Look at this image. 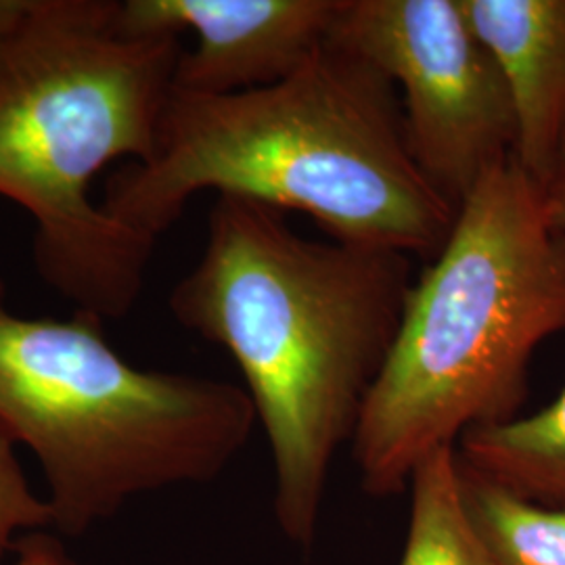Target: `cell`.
Returning a JSON list of instances; mask_svg holds the SVG:
<instances>
[{
	"label": "cell",
	"instance_id": "cell-16",
	"mask_svg": "<svg viewBox=\"0 0 565 565\" xmlns=\"http://www.w3.org/2000/svg\"><path fill=\"white\" fill-rule=\"evenodd\" d=\"M564 174H565V142H564Z\"/></svg>",
	"mask_w": 565,
	"mask_h": 565
},
{
	"label": "cell",
	"instance_id": "cell-7",
	"mask_svg": "<svg viewBox=\"0 0 565 565\" xmlns=\"http://www.w3.org/2000/svg\"><path fill=\"white\" fill-rule=\"evenodd\" d=\"M345 0H126V36H181L174 90L233 95L289 78L331 41Z\"/></svg>",
	"mask_w": 565,
	"mask_h": 565
},
{
	"label": "cell",
	"instance_id": "cell-12",
	"mask_svg": "<svg viewBox=\"0 0 565 565\" xmlns=\"http://www.w3.org/2000/svg\"><path fill=\"white\" fill-rule=\"evenodd\" d=\"M13 438L0 427V559L18 532H39L51 525L46 499L34 494L13 452Z\"/></svg>",
	"mask_w": 565,
	"mask_h": 565
},
{
	"label": "cell",
	"instance_id": "cell-15",
	"mask_svg": "<svg viewBox=\"0 0 565 565\" xmlns=\"http://www.w3.org/2000/svg\"><path fill=\"white\" fill-rule=\"evenodd\" d=\"M546 210L553 226L565 231V174L546 189Z\"/></svg>",
	"mask_w": 565,
	"mask_h": 565
},
{
	"label": "cell",
	"instance_id": "cell-2",
	"mask_svg": "<svg viewBox=\"0 0 565 565\" xmlns=\"http://www.w3.org/2000/svg\"><path fill=\"white\" fill-rule=\"evenodd\" d=\"M203 191L308 214L333 242L425 260L457 214L408 151L394 82L335 41L270 86L172 88L156 153L111 177L102 205L158 242Z\"/></svg>",
	"mask_w": 565,
	"mask_h": 565
},
{
	"label": "cell",
	"instance_id": "cell-8",
	"mask_svg": "<svg viewBox=\"0 0 565 565\" xmlns=\"http://www.w3.org/2000/svg\"><path fill=\"white\" fill-rule=\"evenodd\" d=\"M505 76L518 142L513 160L548 189L564 174L565 0H461Z\"/></svg>",
	"mask_w": 565,
	"mask_h": 565
},
{
	"label": "cell",
	"instance_id": "cell-14",
	"mask_svg": "<svg viewBox=\"0 0 565 565\" xmlns=\"http://www.w3.org/2000/svg\"><path fill=\"white\" fill-rule=\"evenodd\" d=\"M36 0H0V42L18 34L34 13Z\"/></svg>",
	"mask_w": 565,
	"mask_h": 565
},
{
	"label": "cell",
	"instance_id": "cell-6",
	"mask_svg": "<svg viewBox=\"0 0 565 565\" xmlns=\"http://www.w3.org/2000/svg\"><path fill=\"white\" fill-rule=\"evenodd\" d=\"M331 41L394 82L408 151L455 210L513 158L511 93L461 0H345Z\"/></svg>",
	"mask_w": 565,
	"mask_h": 565
},
{
	"label": "cell",
	"instance_id": "cell-3",
	"mask_svg": "<svg viewBox=\"0 0 565 565\" xmlns=\"http://www.w3.org/2000/svg\"><path fill=\"white\" fill-rule=\"evenodd\" d=\"M565 331V231L513 158L457 207L440 252L413 281L352 457L364 492L392 499L429 455L520 417L527 369Z\"/></svg>",
	"mask_w": 565,
	"mask_h": 565
},
{
	"label": "cell",
	"instance_id": "cell-5",
	"mask_svg": "<svg viewBox=\"0 0 565 565\" xmlns=\"http://www.w3.org/2000/svg\"><path fill=\"white\" fill-rule=\"evenodd\" d=\"M102 319H28L0 291V427L39 459L51 527L81 536L135 497L207 484L258 417L239 385L121 359Z\"/></svg>",
	"mask_w": 565,
	"mask_h": 565
},
{
	"label": "cell",
	"instance_id": "cell-10",
	"mask_svg": "<svg viewBox=\"0 0 565 565\" xmlns=\"http://www.w3.org/2000/svg\"><path fill=\"white\" fill-rule=\"evenodd\" d=\"M411 518L398 565H492L465 503L457 448L429 455L413 471Z\"/></svg>",
	"mask_w": 565,
	"mask_h": 565
},
{
	"label": "cell",
	"instance_id": "cell-11",
	"mask_svg": "<svg viewBox=\"0 0 565 565\" xmlns=\"http://www.w3.org/2000/svg\"><path fill=\"white\" fill-rule=\"evenodd\" d=\"M461 478L467 511L492 565H565V507L530 501L463 463Z\"/></svg>",
	"mask_w": 565,
	"mask_h": 565
},
{
	"label": "cell",
	"instance_id": "cell-1",
	"mask_svg": "<svg viewBox=\"0 0 565 565\" xmlns=\"http://www.w3.org/2000/svg\"><path fill=\"white\" fill-rule=\"evenodd\" d=\"M413 287L411 256L296 233L263 203L218 195L170 312L242 371L275 469V515L315 543L329 471L352 443Z\"/></svg>",
	"mask_w": 565,
	"mask_h": 565
},
{
	"label": "cell",
	"instance_id": "cell-13",
	"mask_svg": "<svg viewBox=\"0 0 565 565\" xmlns=\"http://www.w3.org/2000/svg\"><path fill=\"white\" fill-rule=\"evenodd\" d=\"M13 565H81L57 539L44 532H30L15 543Z\"/></svg>",
	"mask_w": 565,
	"mask_h": 565
},
{
	"label": "cell",
	"instance_id": "cell-9",
	"mask_svg": "<svg viewBox=\"0 0 565 565\" xmlns=\"http://www.w3.org/2000/svg\"><path fill=\"white\" fill-rule=\"evenodd\" d=\"M457 455L494 484L543 505L565 507V387L532 415L465 434Z\"/></svg>",
	"mask_w": 565,
	"mask_h": 565
},
{
	"label": "cell",
	"instance_id": "cell-4",
	"mask_svg": "<svg viewBox=\"0 0 565 565\" xmlns=\"http://www.w3.org/2000/svg\"><path fill=\"white\" fill-rule=\"evenodd\" d=\"M118 2L36 0L0 42V198L36 224L34 264L78 312L116 319L141 294L156 239L114 221L90 186L156 153L179 36H126Z\"/></svg>",
	"mask_w": 565,
	"mask_h": 565
}]
</instances>
